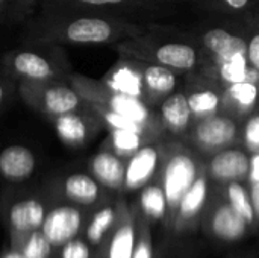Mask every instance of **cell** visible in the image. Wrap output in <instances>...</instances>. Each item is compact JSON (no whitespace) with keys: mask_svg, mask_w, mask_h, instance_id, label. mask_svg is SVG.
I'll use <instances>...</instances> for the list:
<instances>
[{"mask_svg":"<svg viewBox=\"0 0 259 258\" xmlns=\"http://www.w3.org/2000/svg\"><path fill=\"white\" fill-rule=\"evenodd\" d=\"M24 26L23 41L29 44H103L124 32L112 17L90 11H38Z\"/></svg>","mask_w":259,"mask_h":258,"instance_id":"obj_1","label":"cell"},{"mask_svg":"<svg viewBox=\"0 0 259 258\" xmlns=\"http://www.w3.org/2000/svg\"><path fill=\"white\" fill-rule=\"evenodd\" d=\"M6 52L2 73L14 81H70V61L61 46L29 44Z\"/></svg>","mask_w":259,"mask_h":258,"instance_id":"obj_2","label":"cell"},{"mask_svg":"<svg viewBox=\"0 0 259 258\" xmlns=\"http://www.w3.org/2000/svg\"><path fill=\"white\" fill-rule=\"evenodd\" d=\"M17 93L29 108L49 120L88 105L70 81H20Z\"/></svg>","mask_w":259,"mask_h":258,"instance_id":"obj_3","label":"cell"},{"mask_svg":"<svg viewBox=\"0 0 259 258\" xmlns=\"http://www.w3.org/2000/svg\"><path fill=\"white\" fill-rule=\"evenodd\" d=\"M50 123L62 144L70 149H80L90 143L103 122L88 103L82 109L50 119Z\"/></svg>","mask_w":259,"mask_h":258,"instance_id":"obj_4","label":"cell"},{"mask_svg":"<svg viewBox=\"0 0 259 258\" xmlns=\"http://www.w3.org/2000/svg\"><path fill=\"white\" fill-rule=\"evenodd\" d=\"M82 228V213L74 205H56L47 211L41 227L42 234L53 248H59L76 239Z\"/></svg>","mask_w":259,"mask_h":258,"instance_id":"obj_5","label":"cell"},{"mask_svg":"<svg viewBox=\"0 0 259 258\" xmlns=\"http://www.w3.org/2000/svg\"><path fill=\"white\" fill-rule=\"evenodd\" d=\"M197 179V167L191 157L175 155L165 167L164 173V193L168 205H179L182 196Z\"/></svg>","mask_w":259,"mask_h":258,"instance_id":"obj_6","label":"cell"},{"mask_svg":"<svg viewBox=\"0 0 259 258\" xmlns=\"http://www.w3.org/2000/svg\"><path fill=\"white\" fill-rule=\"evenodd\" d=\"M36 155L24 144H9L0 151V176L9 182L27 181L36 170Z\"/></svg>","mask_w":259,"mask_h":258,"instance_id":"obj_7","label":"cell"},{"mask_svg":"<svg viewBox=\"0 0 259 258\" xmlns=\"http://www.w3.org/2000/svg\"><path fill=\"white\" fill-rule=\"evenodd\" d=\"M46 214V204L36 196L20 198L8 208V220L17 233H33L41 230Z\"/></svg>","mask_w":259,"mask_h":258,"instance_id":"obj_8","label":"cell"},{"mask_svg":"<svg viewBox=\"0 0 259 258\" xmlns=\"http://www.w3.org/2000/svg\"><path fill=\"white\" fill-rule=\"evenodd\" d=\"M90 173L100 186L117 190L124 186L126 164L112 149H102L91 158Z\"/></svg>","mask_w":259,"mask_h":258,"instance_id":"obj_9","label":"cell"},{"mask_svg":"<svg viewBox=\"0 0 259 258\" xmlns=\"http://www.w3.org/2000/svg\"><path fill=\"white\" fill-rule=\"evenodd\" d=\"M237 135V126L229 117H208L202 120L196 131V141L206 149H217L231 143Z\"/></svg>","mask_w":259,"mask_h":258,"instance_id":"obj_10","label":"cell"},{"mask_svg":"<svg viewBox=\"0 0 259 258\" xmlns=\"http://www.w3.org/2000/svg\"><path fill=\"white\" fill-rule=\"evenodd\" d=\"M158 164V151L153 146H141L134 155H131L126 164L124 187L135 190L143 187L155 173Z\"/></svg>","mask_w":259,"mask_h":258,"instance_id":"obj_11","label":"cell"},{"mask_svg":"<svg viewBox=\"0 0 259 258\" xmlns=\"http://www.w3.org/2000/svg\"><path fill=\"white\" fill-rule=\"evenodd\" d=\"M61 193L76 205H93L100 198V184L91 173L74 172L61 181Z\"/></svg>","mask_w":259,"mask_h":258,"instance_id":"obj_12","label":"cell"},{"mask_svg":"<svg viewBox=\"0 0 259 258\" xmlns=\"http://www.w3.org/2000/svg\"><path fill=\"white\" fill-rule=\"evenodd\" d=\"M250 160L240 149H226L219 152L209 166L214 178L220 181H235L249 173Z\"/></svg>","mask_w":259,"mask_h":258,"instance_id":"obj_13","label":"cell"},{"mask_svg":"<svg viewBox=\"0 0 259 258\" xmlns=\"http://www.w3.org/2000/svg\"><path fill=\"white\" fill-rule=\"evenodd\" d=\"M109 90L134 97H141L144 93L143 73H140L134 64L127 61H118V64L102 81Z\"/></svg>","mask_w":259,"mask_h":258,"instance_id":"obj_14","label":"cell"},{"mask_svg":"<svg viewBox=\"0 0 259 258\" xmlns=\"http://www.w3.org/2000/svg\"><path fill=\"white\" fill-rule=\"evenodd\" d=\"M205 47L217 55L222 61L231 59L237 55H247L246 41L225 29H211L203 36Z\"/></svg>","mask_w":259,"mask_h":258,"instance_id":"obj_15","label":"cell"},{"mask_svg":"<svg viewBox=\"0 0 259 258\" xmlns=\"http://www.w3.org/2000/svg\"><path fill=\"white\" fill-rule=\"evenodd\" d=\"M155 58L161 65L178 68V70H188L193 68L197 62V53L196 50L182 43H167L156 49Z\"/></svg>","mask_w":259,"mask_h":258,"instance_id":"obj_16","label":"cell"},{"mask_svg":"<svg viewBox=\"0 0 259 258\" xmlns=\"http://www.w3.org/2000/svg\"><path fill=\"white\" fill-rule=\"evenodd\" d=\"M247 220L232 208V205H222L212 219L214 233L225 240H237L246 233Z\"/></svg>","mask_w":259,"mask_h":258,"instance_id":"obj_17","label":"cell"},{"mask_svg":"<svg viewBox=\"0 0 259 258\" xmlns=\"http://www.w3.org/2000/svg\"><path fill=\"white\" fill-rule=\"evenodd\" d=\"M162 119L173 129H184L191 119V108L188 103V97L181 93L171 94L162 103Z\"/></svg>","mask_w":259,"mask_h":258,"instance_id":"obj_18","label":"cell"},{"mask_svg":"<svg viewBox=\"0 0 259 258\" xmlns=\"http://www.w3.org/2000/svg\"><path fill=\"white\" fill-rule=\"evenodd\" d=\"M144 90L150 94L170 93L176 85V76L165 65H149L143 70Z\"/></svg>","mask_w":259,"mask_h":258,"instance_id":"obj_19","label":"cell"},{"mask_svg":"<svg viewBox=\"0 0 259 258\" xmlns=\"http://www.w3.org/2000/svg\"><path fill=\"white\" fill-rule=\"evenodd\" d=\"M41 0H0V20L2 23L29 21L39 8Z\"/></svg>","mask_w":259,"mask_h":258,"instance_id":"obj_20","label":"cell"},{"mask_svg":"<svg viewBox=\"0 0 259 258\" xmlns=\"http://www.w3.org/2000/svg\"><path fill=\"white\" fill-rule=\"evenodd\" d=\"M206 195H208V186H206L205 178H197L179 202L181 214L184 217L196 216L202 210L206 201Z\"/></svg>","mask_w":259,"mask_h":258,"instance_id":"obj_21","label":"cell"},{"mask_svg":"<svg viewBox=\"0 0 259 258\" xmlns=\"http://www.w3.org/2000/svg\"><path fill=\"white\" fill-rule=\"evenodd\" d=\"M141 134L129 129H112L109 135L111 149L120 157H131L141 148Z\"/></svg>","mask_w":259,"mask_h":258,"instance_id":"obj_22","label":"cell"},{"mask_svg":"<svg viewBox=\"0 0 259 258\" xmlns=\"http://www.w3.org/2000/svg\"><path fill=\"white\" fill-rule=\"evenodd\" d=\"M135 249V231L132 225H123L114 234L109 249L108 258H132Z\"/></svg>","mask_w":259,"mask_h":258,"instance_id":"obj_23","label":"cell"},{"mask_svg":"<svg viewBox=\"0 0 259 258\" xmlns=\"http://www.w3.org/2000/svg\"><path fill=\"white\" fill-rule=\"evenodd\" d=\"M141 208L143 211L153 219H161L165 214L167 210V198L161 187L158 186H149L141 192Z\"/></svg>","mask_w":259,"mask_h":258,"instance_id":"obj_24","label":"cell"},{"mask_svg":"<svg viewBox=\"0 0 259 258\" xmlns=\"http://www.w3.org/2000/svg\"><path fill=\"white\" fill-rule=\"evenodd\" d=\"M115 219V211L111 207H105L102 210H99L91 222L87 227V239L91 243H99L102 240V237L105 236V233L111 228V225L114 224Z\"/></svg>","mask_w":259,"mask_h":258,"instance_id":"obj_25","label":"cell"},{"mask_svg":"<svg viewBox=\"0 0 259 258\" xmlns=\"http://www.w3.org/2000/svg\"><path fill=\"white\" fill-rule=\"evenodd\" d=\"M228 196H229V202H231L232 208L235 211H238L247 222H252L255 219L252 201L249 199L247 192L241 184H238L235 181L231 182L228 187Z\"/></svg>","mask_w":259,"mask_h":258,"instance_id":"obj_26","label":"cell"},{"mask_svg":"<svg viewBox=\"0 0 259 258\" xmlns=\"http://www.w3.org/2000/svg\"><path fill=\"white\" fill-rule=\"evenodd\" d=\"M220 73H222V78L229 84L247 81V76H249L247 55H237L231 59L223 61Z\"/></svg>","mask_w":259,"mask_h":258,"instance_id":"obj_27","label":"cell"},{"mask_svg":"<svg viewBox=\"0 0 259 258\" xmlns=\"http://www.w3.org/2000/svg\"><path fill=\"white\" fill-rule=\"evenodd\" d=\"M52 243L42 234L41 230L30 233L27 240L21 248V254L26 258H49L52 254Z\"/></svg>","mask_w":259,"mask_h":258,"instance_id":"obj_28","label":"cell"},{"mask_svg":"<svg viewBox=\"0 0 259 258\" xmlns=\"http://www.w3.org/2000/svg\"><path fill=\"white\" fill-rule=\"evenodd\" d=\"M188 103H190L191 113L202 116V114L214 113L220 105V97L212 90H203V91L193 93L188 97Z\"/></svg>","mask_w":259,"mask_h":258,"instance_id":"obj_29","label":"cell"},{"mask_svg":"<svg viewBox=\"0 0 259 258\" xmlns=\"http://www.w3.org/2000/svg\"><path fill=\"white\" fill-rule=\"evenodd\" d=\"M229 94L232 100L243 109H249L255 105L258 99V87L250 81H243L237 84H231Z\"/></svg>","mask_w":259,"mask_h":258,"instance_id":"obj_30","label":"cell"},{"mask_svg":"<svg viewBox=\"0 0 259 258\" xmlns=\"http://www.w3.org/2000/svg\"><path fill=\"white\" fill-rule=\"evenodd\" d=\"M61 258H90V248L83 240L73 239L62 245Z\"/></svg>","mask_w":259,"mask_h":258,"instance_id":"obj_31","label":"cell"},{"mask_svg":"<svg viewBox=\"0 0 259 258\" xmlns=\"http://www.w3.org/2000/svg\"><path fill=\"white\" fill-rule=\"evenodd\" d=\"M244 141L252 151L259 152V116L252 117L247 122L244 129Z\"/></svg>","mask_w":259,"mask_h":258,"instance_id":"obj_32","label":"cell"},{"mask_svg":"<svg viewBox=\"0 0 259 258\" xmlns=\"http://www.w3.org/2000/svg\"><path fill=\"white\" fill-rule=\"evenodd\" d=\"M17 85H18L17 81L6 76L5 73H0V109L12 97V94L17 91Z\"/></svg>","mask_w":259,"mask_h":258,"instance_id":"obj_33","label":"cell"},{"mask_svg":"<svg viewBox=\"0 0 259 258\" xmlns=\"http://www.w3.org/2000/svg\"><path fill=\"white\" fill-rule=\"evenodd\" d=\"M247 58L249 62L253 65V68L259 71V33L253 35V38L247 46Z\"/></svg>","mask_w":259,"mask_h":258,"instance_id":"obj_34","label":"cell"},{"mask_svg":"<svg viewBox=\"0 0 259 258\" xmlns=\"http://www.w3.org/2000/svg\"><path fill=\"white\" fill-rule=\"evenodd\" d=\"M249 176L253 184L259 182V152H256L250 158V169H249Z\"/></svg>","mask_w":259,"mask_h":258,"instance_id":"obj_35","label":"cell"},{"mask_svg":"<svg viewBox=\"0 0 259 258\" xmlns=\"http://www.w3.org/2000/svg\"><path fill=\"white\" fill-rule=\"evenodd\" d=\"M132 258H152V251L150 246L146 242H140L138 246L134 249V255Z\"/></svg>","mask_w":259,"mask_h":258,"instance_id":"obj_36","label":"cell"},{"mask_svg":"<svg viewBox=\"0 0 259 258\" xmlns=\"http://www.w3.org/2000/svg\"><path fill=\"white\" fill-rule=\"evenodd\" d=\"M250 201H252V205H253L255 216H258L259 217V182L258 184H253V186H252V195H250Z\"/></svg>","mask_w":259,"mask_h":258,"instance_id":"obj_37","label":"cell"},{"mask_svg":"<svg viewBox=\"0 0 259 258\" xmlns=\"http://www.w3.org/2000/svg\"><path fill=\"white\" fill-rule=\"evenodd\" d=\"M228 6H231V8H234V9H241V8H244L247 3H249V0H223Z\"/></svg>","mask_w":259,"mask_h":258,"instance_id":"obj_38","label":"cell"},{"mask_svg":"<svg viewBox=\"0 0 259 258\" xmlns=\"http://www.w3.org/2000/svg\"><path fill=\"white\" fill-rule=\"evenodd\" d=\"M2 258H26L21 252H15V251H11L8 254H5Z\"/></svg>","mask_w":259,"mask_h":258,"instance_id":"obj_39","label":"cell"},{"mask_svg":"<svg viewBox=\"0 0 259 258\" xmlns=\"http://www.w3.org/2000/svg\"><path fill=\"white\" fill-rule=\"evenodd\" d=\"M0 24H2V20H0Z\"/></svg>","mask_w":259,"mask_h":258,"instance_id":"obj_40","label":"cell"}]
</instances>
